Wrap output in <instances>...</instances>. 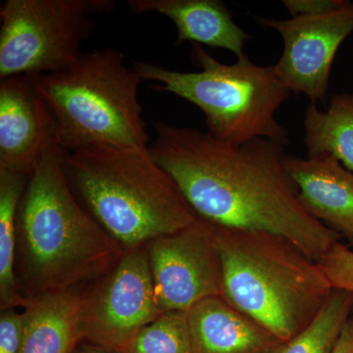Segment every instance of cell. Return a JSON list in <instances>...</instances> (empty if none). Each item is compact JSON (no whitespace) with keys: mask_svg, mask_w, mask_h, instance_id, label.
<instances>
[{"mask_svg":"<svg viewBox=\"0 0 353 353\" xmlns=\"http://www.w3.org/2000/svg\"><path fill=\"white\" fill-rule=\"evenodd\" d=\"M152 157L197 217L216 226L279 234L320 263L341 236L309 215L285 170L284 146L265 139L243 145L208 132L154 123Z\"/></svg>","mask_w":353,"mask_h":353,"instance_id":"obj_1","label":"cell"},{"mask_svg":"<svg viewBox=\"0 0 353 353\" xmlns=\"http://www.w3.org/2000/svg\"><path fill=\"white\" fill-rule=\"evenodd\" d=\"M64 154L57 141L48 146L21 199L15 276L24 299L83 289L125 252L77 199Z\"/></svg>","mask_w":353,"mask_h":353,"instance_id":"obj_2","label":"cell"},{"mask_svg":"<svg viewBox=\"0 0 353 353\" xmlns=\"http://www.w3.org/2000/svg\"><path fill=\"white\" fill-rule=\"evenodd\" d=\"M72 189L126 250L190 226L197 215L150 148L97 145L65 152Z\"/></svg>","mask_w":353,"mask_h":353,"instance_id":"obj_3","label":"cell"},{"mask_svg":"<svg viewBox=\"0 0 353 353\" xmlns=\"http://www.w3.org/2000/svg\"><path fill=\"white\" fill-rule=\"evenodd\" d=\"M214 236L222 263L221 297L285 343L328 301L334 288L321 265L284 236L216 225Z\"/></svg>","mask_w":353,"mask_h":353,"instance_id":"obj_4","label":"cell"},{"mask_svg":"<svg viewBox=\"0 0 353 353\" xmlns=\"http://www.w3.org/2000/svg\"><path fill=\"white\" fill-rule=\"evenodd\" d=\"M143 82L124 54L111 48L85 53L65 71L39 76L57 145L65 152L103 143L150 146L139 97Z\"/></svg>","mask_w":353,"mask_h":353,"instance_id":"obj_5","label":"cell"},{"mask_svg":"<svg viewBox=\"0 0 353 353\" xmlns=\"http://www.w3.org/2000/svg\"><path fill=\"white\" fill-rule=\"evenodd\" d=\"M192 58L201 71L183 73L150 62L134 60L132 67L155 88L190 101L205 116L211 136L234 145L265 139L285 146L289 132L276 119L279 108L290 99L274 66L253 64L248 57L223 64L199 44H192Z\"/></svg>","mask_w":353,"mask_h":353,"instance_id":"obj_6","label":"cell"},{"mask_svg":"<svg viewBox=\"0 0 353 353\" xmlns=\"http://www.w3.org/2000/svg\"><path fill=\"white\" fill-rule=\"evenodd\" d=\"M113 0H6L0 7V78L71 68Z\"/></svg>","mask_w":353,"mask_h":353,"instance_id":"obj_7","label":"cell"},{"mask_svg":"<svg viewBox=\"0 0 353 353\" xmlns=\"http://www.w3.org/2000/svg\"><path fill=\"white\" fill-rule=\"evenodd\" d=\"M161 314L145 245L125 250L110 270L83 288L79 330L83 341L125 353Z\"/></svg>","mask_w":353,"mask_h":353,"instance_id":"obj_8","label":"cell"},{"mask_svg":"<svg viewBox=\"0 0 353 353\" xmlns=\"http://www.w3.org/2000/svg\"><path fill=\"white\" fill-rule=\"evenodd\" d=\"M146 250L162 313L187 312L222 294V263L212 223L197 217L182 231L150 241Z\"/></svg>","mask_w":353,"mask_h":353,"instance_id":"obj_9","label":"cell"},{"mask_svg":"<svg viewBox=\"0 0 353 353\" xmlns=\"http://www.w3.org/2000/svg\"><path fill=\"white\" fill-rule=\"evenodd\" d=\"M257 21L280 32L284 39L282 57L274 65L283 85L312 102L325 101L336 51L353 32V3L348 1L343 8L324 15Z\"/></svg>","mask_w":353,"mask_h":353,"instance_id":"obj_10","label":"cell"},{"mask_svg":"<svg viewBox=\"0 0 353 353\" xmlns=\"http://www.w3.org/2000/svg\"><path fill=\"white\" fill-rule=\"evenodd\" d=\"M41 75L0 82V169L30 176L55 141V123L39 90Z\"/></svg>","mask_w":353,"mask_h":353,"instance_id":"obj_11","label":"cell"},{"mask_svg":"<svg viewBox=\"0 0 353 353\" xmlns=\"http://www.w3.org/2000/svg\"><path fill=\"white\" fill-rule=\"evenodd\" d=\"M285 170L309 215L353 245V173L332 155L285 158Z\"/></svg>","mask_w":353,"mask_h":353,"instance_id":"obj_12","label":"cell"},{"mask_svg":"<svg viewBox=\"0 0 353 353\" xmlns=\"http://www.w3.org/2000/svg\"><path fill=\"white\" fill-rule=\"evenodd\" d=\"M187 320L194 353H279L285 343L221 296L192 306Z\"/></svg>","mask_w":353,"mask_h":353,"instance_id":"obj_13","label":"cell"},{"mask_svg":"<svg viewBox=\"0 0 353 353\" xmlns=\"http://www.w3.org/2000/svg\"><path fill=\"white\" fill-rule=\"evenodd\" d=\"M127 6L132 13L169 18L178 32L176 44L192 41L231 51L238 60L246 57L243 46L250 36L219 0H127Z\"/></svg>","mask_w":353,"mask_h":353,"instance_id":"obj_14","label":"cell"},{"mask_svg":"<svg viewBox=\"0 0 353 353\" xmlns=\"http://www.w3.org/2000/svg\"><path fill=\"white\" fill-rule=\"evenodd\" d=\"M83 289L26 299L22 353H72L82 341L79 310Z\"/></svg>","mask_w":353,"mask_h":353,"instance_id":"obj_15","label":"cell"},{"mask_svg":"<svg viewBox=\"0 0 353 353\" xmlns=\"http://www.w3.org/2000/svg\"><path fill=\"white\" fill-rule=\"evenodd\" d=\"M308 157L329 154L353 173V95H334L328 110L309 104L303 120Z\"/></svg>","mask_w":353,"mask_h":353,"instance_id":"obj_16","label":"cell"},{"mask_svg":"<svg viewBox=\"0 0 353 353\" xmlns=\"http://www.w3.org/2000/svg\"><path fill=\"white\" fill-rule=\"evenodd\" d=\"M29 176L0 169V309L23 307L16 282L17 215Z\"/></svg>","mask_w":353,"mask_h":353,"instance_id":"obj_17","label":"cell"},{"mask_svg":"<svg viewBox=\"0 0 353 353\" xmlns=\"http://www.w3.org/2000/svg\"><path fill=\"white\" fill-rule=\"evenodd\" d=\"M353 312V294L334 289L324 307L301 333L284 343L279 353H332Z\"/></svg>","mask_w":353,"mask_h":353,"instance_id":"obj_18","label":"cell"},{"mask_svg":"<svg viewBox=\"0 0 353 353\" xmlns=\"http://www.w3.org/2000/svg\"><path fill=\"white\" fill-rule=\"evenodd\" d=\"M125 353H194L187 312L163 313L141 330Z\"/></svg>","mask_w":353,"mask_h":353,"instance_id":"obj_19","label":"cell"},{"mask_svg":"<svg viewBox=\"0 0 353 353\" xmlns=\"http://www.w3.org/2000/svg\"><path fill=\"white\" fill-rule=\"evenodd\" d=\"M334 289L353 294V252L340 241L332 246L319 263Z\"/></svg>","mask_w":353,"mask_h":353,"instance_id":"obj_20","label":"cell"},{"mask_svg":"<svg viewBox=\"0 0 353 353\" xmlns=\"http://www.w3.org/2000/svg\"><path fill=\"white\" fill-rule=\"evenodd\" d=\"M0 353H22L26 315L16 308L0 309Z\"/></svg>","mask_w":353,"mask_h":353,"instance_id":"obj_21","label":"cell"},{"mask_svg":"<svg viewBox=\"0 0 353 353\" xmlns=\"http://www.w3.org/2000/svg\"><path fill=\"white\" fill-rule=\"evenodd\" d=\"M285 8L292 17L319 16L334 12L347 6L345 0H284Z\"/></svg>","mask_w":353,"mask_h":353,"instance_id":"obj_22","label":"cell"},{"mask_svg":"<svg viewBox=\"0 0 353 353\" xmlns=\"http://www.w3.org/2000/svg\"><path fill=\"white\" fill-rule=\"evenodd\" d=\"M332 353H353V312L345 323Z\"/></svg>","mask_w":353,"mask_h":353,"instance_id":"obj_23","label":"cell"},{"mask_svg":"<svg viewBox=\"0 0 353 353\" xmlns=\"http://www.w3.org/2000/svg\"><path fill=\"white\" fill-rule=\"evenodd\" d=\"M72 353H122L117 350H111V348L101 347V345H95L90 341H82L79 343L75 350Z\"/></svg>","mask_w":353,"mask_h":353,"instance_id":"obj_24","label":"cell"}]
</instances>
